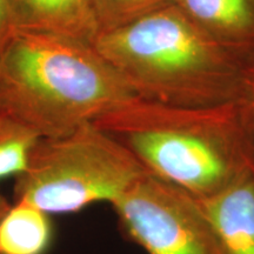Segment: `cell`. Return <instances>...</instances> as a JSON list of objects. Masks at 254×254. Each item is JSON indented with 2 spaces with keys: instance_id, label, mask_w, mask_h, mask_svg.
<instances>
[{
  "instance_id": "obj_10",
  "label": "cell",
  "mask_w": 254,
  "mask_h": 254,
  "mask_svg": "<svg viewBox=\"0 0 254 254\" xmlns=\"http://www.w3.org/2000/svg\"><path fill=\"white\" fill-rule=\"evenodd\" d=\"M40 139L33 128L0 107V182L26 170Z\"/></svg>"
},
{
  "instance_id": "obj_11",
  "label": "cell",
  "mask_w": 254,
  "mask_h": 254,
  "mask_svg": "<svg viewBox=\"0 0 254 254\" xmlns=\"http://www.w3.org/2000/svg\"><path fill=\"white\" fill-rule=\"evenodd\" d=\"M91 4L100 34L174 5L176 0H91Z\"/></svg>"
},
{
  "instance_id": "obj_8",
  "label": "cell",
  "mask_w": 254,
  "mask_h": 254,
  "mask_svg": "<svg viewBox=\"0 0 254 254\" xmlns=\"http://www.w3.org/2000/svg\"><path fill=\"white\" fill-rule=\"evenodd\" d=\"M200 201L227 254H254V178Z\"/></svg>"
},
{
  "instance_id": "obj_3",
  "label": "cell",
  "mask_w": 254,
  "mask_h": 254,
  "mask_svg": "<svg viewBox=\"0 0 254 254\" xmlns=\"http://www.w3.org/2000/svg\"><path fill=\"white\" fill-rule=\"evenodd\" d=\"M93 45L142 99L190 107L243 99L245 65L176 4L98 34Z\"/></svg>"
},
{
  "instance_id": "obj_2",
  "label": "cell",
  "mask_w": 254,
  "mask_h": 254,
  "mask_svg": "<svg viewBox=\"0 0 254 254\" xmlns=\"http://www.w3.org/2000/svg\"><path fill=\"white\" fill-rule=\"evenodd\" d=\"M134 97L90 41L15 31L0 55V107L41 138L68 134Z\"/></svg>"
},
{
  "instance_id": "obj_6",
  "label": "cell",
  "mask_w": 254,
  "mask_h": 254,
  "mask_svg": "<svg viewBox=\"0 0 254 254\" xmlns=\"http://www.w3.org/2000/svg\"><path fill=\"white\" fill-rule=\"evenodd\" d=\"M15 31L93 43L99 30L91 0H7Z\"/></svg>"
},
{
  "instance_id": "obj_1",
  "label": "cell",
  "mask_w": 254,
  "mask_h": 254,
  "mask_svg": "<svg viewBox=\"0 0 254 254\" xmlns=\"http://www.w3.org/2000/svg\"><path fill=\"white\" fill-rule=\"evenodd\" d=\"M93 123L148 173L199 199L254 178V141L241 101L190 107L134 97Z\"/></svg>"
},
{
  "instance_id": "obj_12",
  "label": "cell",
  "mask_w": 254,
  "mask_h": 254,
  "mask_svg": "<svg viewBox=\"0 0 254 254\" xmlns=\"http://www.w3.org/2000/svg\"><path fill=\"white\" fill-rule=\"evenodd\" d=\"M245 110L247 122L254 141V62L245 66V78H244V94L241 99Z\"/></svg>"
},
{
  "instance_id": "obj_5",
  "label": "cell",
  "mask_w": 254,
  "mask_h": 254,
  "mask_svg": "<svg viewBox=\"0 0 254 254\" xmlns=\"http://www.w3.org/2000/svg\"><path fill=\"white\" fill-rule=\"evenodd\" d=\"M146 254H227L199 198L145 172L111 204Z\"/></svg>"
},
{
  "instance_id": "obj_13",
  "label": "cell",
  "mask_w": 254,
  "mask_h": 254,
  "mask_svg": "<svg viewBox=\"0 0 254 254\" xmlns=\"http://www.w3.org/2000/svg\"><path fill=\"white\" fill-rule=\"evenodd\" d=\"M15 32L7 0H0V55Z\"/></svg>"
},
{
  "instance_id": "obj_4",
  "label": "cell",
  "mask_w": 254,
  "mask_h": 254,
  "mask_svg": "<svg viewBox=\"0 0 254 254\" xmlns=\"http://www.w3.org/2000/svg\"><path fill=\"white\" fill-rule=\"evenodd\" d=\"M145 172L125 146L86 123L38 141L26 170L14 178V201L50 215L77 213L97 202L111 205Z\"/></svg>"
},
{
  "instance_id": "obj_9",
  "label": "cell",
  "mask_w": 254,
  "mask_h": 254,
  "mask_svg": "<svg viewBox=\"0 0 254 254\" xmlns=\"http://www.w3.org/2000/svg\"><path fill=\"white\" fill-rule=\"evenodd\" d=\"M53 238L50 214L14 201L0 220V254H46Z\"/></svg>"
},
{
  "instance_id": "obj_7",
  "label": "cell",
  "mask_w": 254,
  "mask_h": 254,
  "mask_svg": "<svg viewBox=\"0 0 254 254\" xmlns=\"http://www.w3.org/2000/svg\"><path fill=\"white\" fill-rule=\"evenodd\" d=\"M176 5L237 57L254 51V0H176Z\"/></svg>"
},
{
  "instance_id": "obj_14",
  "label": "cell",
  "mask_w": 254,
  "mask_h": 254,
  "mask_svg": "<svg viewBox=\"0 0 254 254\" xmlns=\"http://www.w3.org/2000/svg\"><path fill=\"white\" fill-rule=\"evenodd\" d=\"M9 206H11V202L8 201V199L6 198L4 193L0 190V220H1V218L4 217V214L9 208Z\"/></svg>"
}]
</instances>
